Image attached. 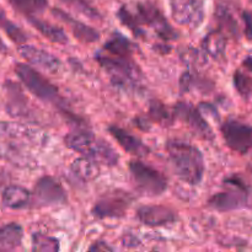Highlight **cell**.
Returning <instances> with one entry per match:
<instances>
[{
    "label": "cell",
    "instance_id": "34",
    "mask_svg": "<svg viewBox=\"0 0 252 252\" xmlns=\"http://www.w3.org/2000/svg\"><path fill=\"white\" fill-rule=\"evenodd\" d=\"M241 65H243V68H245L249 73L252 74V54H250V56H248L244 59Z\"/></svg>",
    "mask_w": 252,
    "mask_h": 252
},
{
    "label": "cell",
    "instance_id": "28",
    "mask_svg": "<svg viewBox=\"0 0 252 252\" xmlns=\"http://www.w3.org/2000/svg\"><path fill=\"white\" fill-rule=\"evenodd\" d=\"M233 83L241 97L249 98L252 96V76L241 70H236L233 76Z\"/></svg>",
    "mask_w": 252,
    "mask_h": 252
},
{
    "label": "cell",
    "instance_id": "9",
    "mask_svg": "<svg viewBox=\"0 0 252 252\" xmlns=\"http://www.w3.org/2000/svg\"><path fill=\"white\" fill-rule=\"evenodd\" d=\"M225 144L233 152L248 154L252 150V125L238 120H228L220 126Z\"/></svg>",
    "mask_w": 252,
    "mask_h": 252
},
{
    "label": "cell",
    "instance_id": "22",
    "mask_svg": "<svg viewBox=\"0 0 252 252\" xmlns=\"http://www.w3.org/2000/svg\"><path fill=\"white\" fill-rule=\"evenodd\" d=\"M24 238V230L16 223L7 224L0 228V252L12 251L20 248Z\"/></svg>",
    "mask_w": 252,
    "mask_h": 252
},
{
    "label": "cell",
    "instance_id": "7",
    "mask_svg": "<svg viewBox=\"0 0 252 252\" xmlns=\"http://www.w3.org/2000/svg\"><path fill=\"white\" fill-rule=\"evenodd\" d=\"M15 73L19 76L21 83L27 88V90L36 96L37 98L46 102H58L59 91L58 88L53 85L41 73L27 64L19 63L15 66Z\"/></svg>",
    "mask_w": 252,
    "mask_h": 252
},
{
    "label": "cell",
    "instance_id": "21",
    "mask_svg": "<svg viewBox=\"0 0 252 252\" xmlns=\"http://www.w3.org/2000/svg\"><path fill=\"white\" fill-rule=\"evenodd\" d=\"M70 171L73 176L80 181L89 182L100 175V164L86 157L79 158L70 165Z\"/></svg>",
    "mask_w": 252,
    "mask_h": 252
},
{
    "label": "cell",
    "instance_id": "36",
    "mask_svg": "<svg viewBox=\"0 0 252 252\" xmlns=\"http://www.w3.org/2000/svg\"><path fill=\"white\" fill-rule=\"evenodd\" d=\"M0 52H6V46H5L4 42L1 41V38H0Z\"/></svg>",
    "mask_w": 252,
    "mask_h": 252
},
{
    "label": "cell",
    "instance_id": "26",
    "mask_svg": "<svg viewBox=\"0 0 252 252\" xmlns=\"http://www.w3.org/2000/svg\"><path fill=\"white\" fill-rule=\"evenodd\" d=\"M12 6L25 16H34L48 5V0H10Z\"/></svg>",
    "mask_w": 252,
    "mask_h": 252
},
{
    "label": "cell",
    "instance_id": "15",
    "mask_svg": "<svg viewBox=\"0 0 252 252\" xmlns=\"http://www.w3.org/2000/svg\"><path fill=\"white\" fill-rule=\"evenodd\" d=\"M137 217L148 226H164L177 220V213L165 206H143L137 211Z\"/></svg>",
    "mask_w": 252,
    "mask_h": 252
},
{
    "label": "cell",
    "instance_id": "19",
    "mask_svg": "<svg viewBox=\"0 0 252 252\" xmlns=\"http://www.w3.org/2000/svg\"><path fill=\"white\" fill-rule=\"evenodd\" d=\"M31 193L25 187L11 185L2 192V203L10 209L26 208L31 203Z\"/></svg>",
    "mask_w": 252,
    "mask_h": 252
},
{
    "label": "cell",
    "instance_id": "17",
    "mask_svg": "<svg viewBox=\"0 0 252 252\" xmlns=\"http://www.w3.org/2000/svg\"><path fill=\"white\" fill-rule=\"evenodd\" d=\"M53 14L58 16L62 21L65 22L66 26L73 32L74 37L78 38L80 42H83V43H93V42H96L100 38V33L95 29L88 26L84 22L73 19L70 15L65 14L61 9H53Z\"/></svg>",
    "mask_w": 252,
    "mask_h": 252
},
{
    "label": "cell",
    "instance_id": "24",
    "mask_svg": "<svg viewBox=\"0 0 252 252\" xmlns=\"http://www.w3.org/2000/svg\"><path fill=\"white\" fill-rule=\"evenodd\" d=\"M216 19L219 24V29H220L224 33H229L231 34V36L238 37L239 25L228 5L219 4L218 6H217Z\"/></svg>",
    "mask_w": 252,
    "mask_h": 252
},
{
    "label": "cell",
    "instance_id": "13",
    "mask_svg": "<svg viewBox=\"0 0 252 252\" xmlns=\"http://www.w3.org/2000/svg\"><path fill=\"white\" fill-rule=\"evenodd\" d=\"M170 9L179 25L197 29L204 20L203 0H170Z\"/></svg>",
    "mask_w": 252,
    "mask_h": 252
},
{
    "label": "cell",
    "instance_id": "33",
    "mask_svg": "<svg viewBox=\"0 0 252 252\" xmlns=\"http://www.w3.org/2000/svg\"><path fill=\"white\" fill-rule=\"evenodd\" d=\"M90 251H112L113 249L111 246H108L107 244L103 243V241H97V243L94 244L93 246H90L89 249Z\"/></svg>",
    "mask_w": 252,
    "mask_h": 252
},
{
    "label": "cell",
    "instance_id": "16",
    "mask_svg": "<svg viewBox=\"0 0 252 252\" xmlns=\"http://www.w3.org/2000/svg\"><path fill=\"white\" fill-rule=\"evenodd\" d=\"M108 133L129 154L137 155V157H144V155L149 153V148L139 138L132 135L129 132L123 129V128L117 127V126H110L108 127Z\"/></svg>",
    "mask_w": 252,
    "mask_h": 252
},
{
    "label": "cell",
    "instance_id": "3",
    "mask_svg": "<svg viewBox=\"0 0 252 252\" xmlns=\"http://www.w3.org/2000/svg\"><path fill=\"white\" fill-rule=\"evenodd\" d=\"M167 155L175 174L186 184H201L204 175V158L201 150L184 140L172 139L166 144Z\"/></svg>",
    "mask_w": 252,
    "mask_h": 252
},
{
    "label": "cell",
    "instance_id": "8",
    "mask_svg": "<svg viewBox=\"0 0 252 252\" xmlns=\"http://www.w3.org/2000/svg\"><path fill=\"white\" fill-rule=\"evenodd\" d=\"M129 171L138 189L149 196H160L167 189V180L164 175L150 165L139 160L129 162Z\"/></svg>",
    "mask_w": 252,
    "mask_h": 252
},
{
    "label": "cell",
    "instance_id": "25",
    "mask_svg": "<svg viewBox=\"0 0 252 252\" xmlns=\"http://www.w3.org/2000/svg\"><path fill=\"white\" fill-rule=\"evenodd\" d=\"M149 117L154 122L159 123L161 126H170L174 122V120H176L174 115V110L170 111L164 103L157 100H153L150 102Z\"/></svg>",
    "mask_w": 252,
    "mask_h": 252
},
{
    "label": "cell",
    "instance_id": "32",
    "mask_svg": "<svg viewBox=\"0 0 252 252\" xmlns=\"http://www.w3.org/2000/svg\"><path fill=\"white\" fill-rule=\"evenodd\" d=\"M241 19L244 21V33H245L246 38L252 41V12L245 10L241 14Z\"/></svg>",
    "mask_w": 252,
    "mask_h": 252
},
{
    "label": "cell",
    "instance_id": "20",
    "mask_svg": "<svg viewBox=\"0 0 252 252\" xmlns=\"http://www.w3.org/2000/svg\"><path fill=\"white\" fill-rule=\"evenodd\" d=\"M30 24L37 30L41 34H43L46 38H48L51 42L58 44H66L69 42L68 36L64 32L63 29L56 25L49 24L48 21H43V20L38 19L36 16H27Z\"/></svg>",
    "mask_w": 252,
    "mask_h": 252
},
{
    "label": "cell",
    "instance_id": "2",
    "mask_svg": "<svg viewBox=\"0 0 252 252\" xmlns=\"http://www.w3.org/2000/svg\"><path fill=\"white\" fill-rule=\"evenodd\" d=\"M117 17L139 38H145V29L153 30L164 42L177 38V32L172 29L161 11L150 2H135L132 6L123 5L117 11Z\"/></svg>",
    "mask_w": 252,
    "mask_h": 252
},
{
    "label": "cell",
    "instance_id": "18",
    "mask_svg": "<svg viewBox=\"0 0 252 252\" xmlns=\"http://www.w3.org/2000/svg\"><path fill=\"white\" fill-rule=\"evenodd\" d=\"M226 43H228V36L221 31L220 29L213 30L202 41V48L204 53L211 56L214 59H220L225 56Z\"/></svg>",
    "mask_w": 252,
    "mask_h": 252
},
{
    "label": "cell",
    "instance_id": "30",
    "mask_svg": "<svg viewBox=\"0 0 252 252\" xmlns=\"http://www.w3.org/2000/svg\"><path fill=\"white\" fill-rule=\"evenodd\" d=\"M62 1L65 2L66 5L73 7L74 10H76V11L80 12V14L88 16L89 19L96 20L100 17V14L97 12V10L94 9L86 0H62Z\"/></svg>",
    "mask_w": 252,
    "mask_h": 252
},
{
    "label": "cell",
    "instance_id": "29",
    "mask_svg": "<svg viewBox=\"0 0 252 252\" xmlns=\"http://www.w3.org/2000/svg\"><path fill=\"white\" fill-rule=\"evenodd\" d=\"M204 81H202L199 79V76L197 75L193 71H185L181 75L180 79V89H181V93H189L192 90H204Z\"/></svg>",
    "mask_w": 252,
    "mask_h": 252
},
{
    "label": "cell",
    "instance_id": "27",
    "mask_svg": "<svg viewBox=\"0 0 252 252\" xmlns=\"http://www.w3.org/2000/svg\"><path fill=\"white\" fill-rule=\"evenodd\" d=\"M32 250L37 252H56L59 250V241L47 234L34 233L32 235Z\"/></svg>",
    "mask_w": 252,
    "mask_h": 252
},
{
    "label": "cell",
    "instance_id": "12",
    "mask_svg": "<svg viewBox=\"0 0 252 252\" xmlns=\"http://www.w3.org/2000/svg\"><path fill=\"white\" fill-rule=\"evenodd\" d=\"M174 115L175 118L182 121L186 123L192 132L199 138L204 140H212L214 139V132L212 129L211 126L208 125L204 117L202 116V112L199 108L194 107L192 103L189 102H179L175 105L174 107Z\"/></svg>",
    "mask_w": 252,
    "mask_h": 252
},
{
    "label": "cell",
    "instance_id": "5",
    "mask_svg": "<svg viewBox=\"0 0 252 252\" xmlns=\"http://www.w3.org/2000/svg\"><path fill=\"white\" fill-rule=\"evenodd\" d=\"M64 143L69 149L80 153L100 165L115 166L120 161L118 153L106 140L96 137L91 132L78 130L69 133L64 138Z\"/></svg>",
    "mask_w": 252,
    "mask_h": 252
},
{
    "label": "cell",
    "instance_id": "4",
    "mask_svg": "<svg viewBox=\"0 0 252 252\" xmlns=\"http://www.w3.org/2000/svg\"><path fill=\"white\" fill-rule=\"evenodd\" d=\"M95 59L105 69L115 86L125 91H137L140 88L143 74L132 57H120L97 52Z\"/></svg>",
    "mask_w": 252,
    "mask_h": 252
},
{
    "label": "cell",
    "instance_id": "31",
    "mask_svg": "<svg viewBox=\"0 0 252 252\" xmlns=\"http://www.w3.org/2000/svg\"><path fill=\"white\" fill-rule=\"evenodd\" d=\"M181 59L184 63L189 66H201L206 64V53H202L198 49L187 48L181 53Z\"/></svg>",
    "mask_w": 252,
    "mask_h": 252
},
{
    "label": "cell",
    "instance_id": "14",
    "mask_svg": "<svg viewBox=\"0 0 252 252\" xmlns=\"http://www.w3.org/2000/svg\"><path fill=\"white\" fill-rule=\"evenodd\" d=\"M19 53L30 64L42 69L46 73L57 74L62 68V62L56 56L42 48L22 43L19 48Z\"/></svg>",
    "mask_w": 252,
    "mask_h": 252
},
{
    "label": "cell",
    "instance_id": "1",
    "mask_svg": "<svg viewBox=\"0 0 252 252\" xmlns=\"http://www.w3.org/2000/svg\"><path fill=\"white\" fill-rule=\"evenodd\" d=\"M46 143L42 130L30 126L0 121V160L26 167L34 162L36 154Z\"/></svg>",
    "mask_w": 252,
    "mask_h": 252
},
{
    "label": "cell",
    "instance_id": "10",
    "mask_svg": "<svg viewBox=\"0 0 252 252\" xmlns=\"http://www.w3.org/2000/svg\"><path fill=\"white\" fill-rule=\"evenodd\" d=\"M133 202L128 192L113 191L106 193L95 203L93 208L94 217L98 219L122 218Z\"/></svg>",
    "mask_w": 252,
    "mask_h": 252
},
{
    "label": "cell",
    "instance_id": "35",
    "mask_svg": "<svg viewBox=\"0 0 252 252\" xmlns=\"http://www.w3.org/2000/svg\"><path fill=\"white\" fill-rule=\"evenodd\" d=\"M7 24H9V20L6 19V15H5L4 9L0 6V29L4 30L5 26H6Z\"/></svg>",
    "mask_w": 252,
    "mask_h": 252
},
{
    "label": "cell",
    "instance_id": "6",
    "mask_svg": "<svg viewBox=\"0 0 252 252\" xmlns=\"http://www.w3.org/2000/svg\"><path fill=\"white\" fill-rule=\"evenodd\" d=\"M224 189L213 194L208 201L211 208L219 212H231L246 208L250 198V187L239 176L224 180Z\"/></svg>",
    "mask_w": 252,
    "mask_h": 252
},
{
    "label": "cell",
    "instance_id": "11",
    "mask_svg": "<svg viewBox=\"0 0 252 252\" xmlns=\"http://www.w3.org/2000/svg\"><path fill=\"white\" fill-rule=\"evenodd\" d=\"M31 201L37 207L64 204L68 201L65 189L52 176H43L36 182Z\"/></svg>",
    "mask_w": 252,
    "mask_h": 252
},
{
    "label": "cell",
    "instance_id": "23",
    "mask_svg": "<svg viewBox=\"0 0 252 252\" xmlns=\"http://www.w3.org/2000/svg\"><path fill=\"white\" fill-rule=\"evenodd\" d=\"M135 49H137L135 44L132 43L127 37H125L120 32H115L110 37V39L103 44L102 51L106 53L113 54V56L132 57Z\"/></svg>",
    "mask_w": 252,
    "mask_h": 252
}]
</instances>
